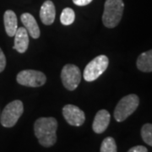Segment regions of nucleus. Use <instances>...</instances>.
<instances>
[{
    "mask_svg": "<svg viewBox=\"0 0 152 152\" xmlns=\"http://www.w3.org/2000/svg\"><path fill=\"white\" fill-rule=\"evenodd\" d=\"M63 115L67 123L72 126H81L86 120L84 112L75 105H66L63 108Z\"/></svg>",
    "mask_w": 152,
    "mask_h": 152,
    "instance_id": "nucleus-8",
    "label": "nucleus"
},
{
    "mask_svg": "<svg viewBox=\"0 0 152 152\" xmlns=\"http://www.w3.org/2000/svg\"><path fill=\"white\" fill-rule=\"evenodd\" d=\"M75 19V11L70 8H65L62 11V14L60 15V20L61 23L64 26H69L73 24Z\"/></svg>",
    "mask_w": 152,
    "mask_h": 152,
    "instance_id": "nucleus-15",
    "label": "nucleus"
},
{
    "mask_svg": "<svg viewBox=\"0 0 152 152\" xmlns=\"http://www.w3.org/2000/svg\"><path fill=\"white\" fill-rule=\"evenodd\" d=\"M56 16V10L53 3L51 0H47L41 7L40 18L44 25L50 26L54 22Z\"/></svg>",
    "mask_w": 152,
    "mask_h": 152,
    "instance_id": "nucleus-11",
    "label": "nucleus"
},
{
    "mask_svg": "<svg viewBox=\"0 0 152 152\" xmlns=\"http://www.w3.org/2000/svg\"><path fill=\"white\" fill-rule=\"evenodd\" d=\"M29 42V34L26 29L24 27L18 28L15 34V44L13 48L20 53H24L27 50Z\"/></svg>",
    "mask_w": 152,
    "mask_h": 152,
    "instance_id": "nucleus-10",
    "label": "nucleus"
},
{
    "mask_svg": "<svg viewBox=\"0 0 152 152\" xmlns=\"http://www.w3.org/2000/svg\"><path fill=\"white\" fill-rule=\"evenodd\" d=\"M128 152H148L146 147L142 145H137V146L132 147Z\"/></svg>",
    "mask_w": 152,
    "mask_h": 152,
    "instance_id": "nucleus-19",
    "label": "nucleus"
},
{
    "mask_svg": "<svg viewBox=\"0 0 152 152\" xmlns=\"http://www.w3.org/2000/svg\"><path fill=\"white\" fill-rule=\"evenodd\" d=\"M63 85L69 91H74L81 80L80 69L74 64H66L61 72Z\"/></svg>",
    "mask_w": 152,
    "mask_h": 152,
    "instance_id": "nucleus-7",
    "label": "nucleus"
},
{
    "mask_svg": "<svg viewBox=\"0 0 152 152\" xmlns=\"http://www.w3.org/2000/svg\"><path fill=\"white\" fill-rule=\"evenodd\" d=\"M74 4L78 6H86L92 2V0H73Z\"/></svg>",
    "mask_w": 152,
    "mask_h": 152,
    "instance_id": "nucleus-20",
    "label": "nucleus"
},
{
    "mask_svg": "<svg viewBox=\"0 0 152 152\" xmlns=\"http://www.w3.org/2000/svg\"><path fill=\"white\" fill-rule=\"evenodd\" d=\"M111 120L110 113L107 110L102 109L100 110L96 114L95 118L93 121L92 129L95 133L96 134H102L106 130L108 127Z\"/></svg>",
    "mask_w": 152,
    "mask_h": 152,
    "instance_id": "nucleus-9",
    "label": "nucleus"
},
{
    "mask_svg": "<svg viewBox=\"0 0 152 152\" xmlns=\"http://www.w3.org/2000/svg\"><path fill=\"white\" fill-rule=\"evenodd\" d=\"M124 10L123 0H106L102 15L104 26L107 28L116 27L122 19Z\"/></svg>",
    "mask_w": 152,
    "mask_h": 152,
    "instance_id": "nucleus-2",
    "label": "nucleus"
},
{
    "mask_svg": "<svg viewBox=\"0 0 152 152\" xmlns=\"http://www.w3.org/2000/svg\"><path fill=\"white\" fill-rule=\"evenodd\" d=\"M22 23L26 29L28 34L34 39H37L40 37V28L38 26L37 22L33 15L29 13H24L20 16Z\"/></svg>",
    "mask_w": 152,
    "mask_h": 152,
    "instance_id": "nucleus-12",
    "label": "nucleus"
},
{
    "mask_svg": "<svg viewBox=\"0 0 152 152\" xmlns=\"http://www.w3.org/2000/svg\"><path fill=\"white\" fill-rule=\"evenodd\" d=\"M4 27L7 35L9 37H15V34L18 29L17 17L15 13L12 10H7L4 15Z\"/></svg>",
    "mask_w": 152,
    "mask_h": 152,
    "instance_id": "nucleus-13",
    "label": "nucleus"
},
{
    "mask_svg": "<svg viewBox=\"0 0 152 152\" xmlns=\"http://www.w3.org/2000/svg\"><path fill=\"white\" fill-rule=\"evenodd\" d=\"M17 82L25 86L39 87L46 83L47 78L42 72L32 69L20 71L16 78Z\"/></svg>",
    "mask_w": 152,
    "mask_h": 152,
    "instance_id": "nucleus-6",
    "label": "nucleus"
},
{
    "mask_svg": "<svg viewBox=\"0 0 152 152\" xmlns=\"http://www.w3.org/2000/svg\"><path fill=\"white\" fill-rule=\"evenodd\" d=\"M6 66V58L4 52L0 48V73L4 70Z\"/></svg>",
    "mask_w": 152,
    "mask_h": 152,
    "instance_id": "nucleus-18",
    "label": "nucleus"
},
{
    "mask_svg": "<svg viewBox=\"0 0 152 152\" xmlns=\"http://www.w3.org/2000/svg\"><path fill=\"white\" fill-rule=\"evenodd\" d=\"M136 65L138 69L142 72H152V49L143 53L138 57Z\"/></svg>",
    "mask_w": 152,
    "mask_h": 152,
    "instance_id": "nucleus-14",
    "label": "nucleus"
},
{
    "mask_svg": "<svg viewBox=\"0 0 152 152\" xmlns=\"http://www.w3.org/2000/svg\"><path fill=\"white\" fill-rule=\"evenodd\" d=\"M24 112V106L21 101L15 100L11 102L3 110L0 122L5 128H11L16 124Z\"/></svg>",
    "mask_w": 152,
    "mask_h": 152,
    "instance_id": "nucleus-4",
    "label": "nucleus"
},
{
    "mask_svg": "<svg viewBox=\"0 0 152 152\" xmlns=\"http://www.w3.org/2000/svg\"><path fill=\"white\" fill-rule=\"evenodd\" d=\"M57 128L58 122L54 118H38L34 124V132L40 145L44 147L53 146L57 140Z\"/></svg>",
    "mask_w": 152,
    "mask_h": 152,
    "instance_id": "nucleus-1",
    "label": "nucleus"
},
{
    "mask_svg": "<svg viewBox=\"0 0 152 152\" xmlns=\"http://www.w3.org/2000/svg\"><path fill=\"white\" fill-rule=\"evenodd\" d=\"M140 104L139 96L135 94H130L123 97L114 110V118L117 122H124L135 112Z\"/></svg>",
    "mask_w": 152,
    "mask_h": 152,
    "instance_id": "nucleus-3",
    "label": "nucleus"
},
{
    "mask_svg": "<svg viewBox=\"0 0 152 152\" xmlns=\"http://www.w3.org/2000/svg\"><path fill=\"white\" fill-rule=\"evenodd\" d=\"M100 152H117V145L113 137H107L104 139Z\"/></svg>",
    "mask_w": 152,
    "mask_h": 152,
    "instance_id": "nucleus-16",
    "label": "nucleus"
},
{
    "mask_svg": "<svg viewBox=\"0 0 152 152\" xmlns=\"http://www.w3.org/2000/svg\"><path fill=\"white\" fill-rule=\"evenodd\" d=\"M109 64L108 58L105 55H100L91 60L84 71V79L88 82L96 80L103 74Z\"/></svg>",
    "mask_w": 152,
    "mask_h": 152,
    "instance_id": "nucleus-5",
    "label": "nucleus"
},
{
    "mask_svg": "<svg viewBox=\"0 0 152 152\" xmlns=\"http://www.w3.org/2000/svg\"><path fill=\"white\" fill-rule=\"evenodd\" d=\"M141 137L147 145L152 146V124H145L141 129Z\"/></svg>",
    "mask_w": 152,
    "mask_h": 152,
    "instance_id": "nucleus-17",
    "label": "nucleus"
}]
</instances>
